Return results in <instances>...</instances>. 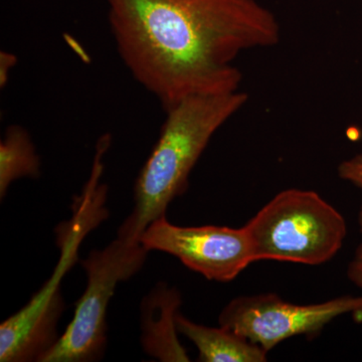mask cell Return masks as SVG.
I'll return each instance as SVG.
<instances>
[{
  "label": "cell",
  "mask_w": 362,
  "mask_h": 362,
  "mask_svg": "<svg viewBox=\"0 0 362 362\" xmlns=\"http://www.w3.org/2000/svg\"><path fill=\"white\" fill-rule=\"evenodd\" d=\"M117 52L164 111L240 90L242 52L271 47L281 26L259 0H104Z\"/></svg>",
  "instance_id": "6da1fadb"
},
{
  "label": "cell",
  "mask_w": 362,
  "mask_h": 362,
  "mask_svg": "<svg viewBox=\"0 0 362 362\" xmlns=\"http://www.w3.org/2000/svg\"><path fill=\"white\" fill-rule=\"evenodd\" d=\"M249 101L246 93L187 98L166 110L156 146L134 185V206L119 238L140 242L150 223L165 216L169 204L187 192L189 175L211 138Z\"/></svg>",
  "instance_id": "7a4b0ae2"
},
{
  "label": "cell",
  "mask_w": 362,
  "mask_h": 362,
  "mask_svg": "<svg viewBox=\"0 0 362 362\" xmlns=\"http://www.w3.org/2000/svg\"><path fill=\"white\" fill-rule=\"evenodd\" d=\"M255 262L318 266L337 256L347 235L341 214L313 190L279 192L245 226Z\"/></svg>",
  "instance_id": "3957f363"
},
{
  "label": "cell",
  "mask_w": 362,
  "mask_h": 362,
  "mask_svg": "<svg viewBox=\"0 0 362 362\" xmlns=\"http://www.w3.org/2000/svg\"><path fill=\"white\" fill-rule=\"evenodd\" d=\"M148 251L136 240L117 238L82 261L88 282L64 334L40 357V362L99 361L106 349V313L117 285L141 270Z\"/></svg>",
  "instance_id": "277c9868"
},
{
  "label": "cell",
  "mask_w": 362,
  "mask_h": 362,
  "mask_svg": "<svg viewBox=\"0 0 362 362\" xmlns=\"http://www.w3.org/2000/svg\"><path fill=\"white\" fill-rule=\"evenodd\" d=\"M349 313H362V294L299 305L264 293L232 300L218 322L269 352L289 338L318 334L331 321Z\"/></svg>",
  "instance_id": "5b68a950"
},
{
  "label": "cell",
  "mask_w": 362,
  "mask_h": 362,
  "mask_svg": "<svg viewBox=\"0 0 362 362\" xmlns=\"http://www.w3.org/2000/svg\"><path fill=\"white\" fill-rule=\"evenodd\" d=\"M140 243L147 251L175 256L190 270L216 282H230L255 263L245 226H180L163 216L150 223Z\"/></svg>",
  "instance_id": "8992f818"
},
{
  "label": "cell",
  "mask_w": 362,
  "mask_h": 362,
  "mask_svg": "<svg viewBox=\"0 0 362 362\" xmlns=\"http://www.w3.org/2000/svg\"><path fill=\"white\" fill-rule=\"evenodd\" d=\"M90 230L84 221L73 218L65 235L59 232L63 254L59 268L25 308L0 325V361H37L59 339L57 324L63 311L59 285L73 264L81 240Z\"/></svg>",
  "instance_id": "52a82bcc"
},
{
  "label": "cell",
  "mask_w": 362,
  "mask_h": 362,
  "mask_svg": "<svg viewBox=\"0 0 362 362\" xmlns=\"http://www.w3.org/2000/svg\"><path fill=\"white\" fill-rule=\"evenodd\" d=\"M181 295L175 288L156 285L141 303V345L145 354L162 362L189 361L177 338L176 315Z\"/></svg>",
  "instance_id": "ba28073f"
},
{
  "label": "cell",
  "mask_w": 362,
  "mask_h": 362,
  "mask_svg": "<svg viewBox=\"0 0 362 362\" xmlns=\"http://www.w3.org/2000/svg\"><path fill=\"white\" fill-rule=\"evenodd\" d=\"M178 333L188 338L199 350L202 362H265V350L225 326L209 327L189 320L178 312Z\"/></svg>",
  "instance_id": "9c48e42d"
},
{
  "label": "cell",
  "mask_w": 362,
  "mask_h": 362,
  "mask_svg": "<svg viewBox=\"0 0 362 362\" xmlns=\"http://www.w3.org/2000/svg\"><path fill=\"white\" fill-rule=\"evenodd\" d=\"M40 159L28 131L18 125L6 128L0 141V197H6L9 185L23 177L37 178Z\"/></svg>",
  "instance_id": "30bf717a"
},
{
  "label": "cell",
  "mask_w": 362,
  "mask_h": 362,
  "mask_svg": "<svg viewBox=\"0 0 362 362\" xmlns=\"http://www.w3.org/2000/svg\"><path fill=\"white\" fill-rule=\"evenodd\" d=\"M338 175L342 180L351 183L361 192V204L358 213L359 230L362 233V153L350 157L338 166Z\"/></svg>",
  "instance_id": "8fae6325"
},
{
  "label": "cell",
  "mask_w": 362,
  "mask_h": 362,
  "mask_svg": "<svg viewBox=\"0 0 362 362\" xmlns=\"http://www.w3.org/2000/svg\"><path fill=\"white\" fill-rule=\"evenodd\" d=\"M349 279L362 291V244L357 247L354 258L347 268Z\"/></svg>",
  "instance_id": "7c38bea8"
},
{
  "label": "cell",
  "mask_w": 362,
  "mask_h": 362,
  "mask_svg": "<svg viewBox=\"0 0 362 362\" xmlns=\"http://www.w3.org/2000/svg\"><path fill=\"white\" fill-rule=\"evenodd\" d=\"M18 63L16 54L6 51L0 52V88L4 89L8 83L11 71Z\"/></svg>",
  "instance_id": "4fadbf2b"
}]
</instances>
